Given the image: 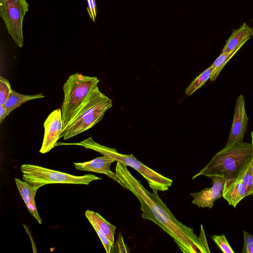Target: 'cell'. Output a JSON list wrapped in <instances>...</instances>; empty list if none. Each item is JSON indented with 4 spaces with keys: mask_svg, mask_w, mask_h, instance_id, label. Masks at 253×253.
<instances>
[{
    "mask_svg": "<svg viewBox=\"0 0 253 253\" xmlns=\"http://www.w3.org/2000/svg\"><path fill=\"white\" fill-rule=\"evenodd\" d=\"M87 211L95 219L108 239L114 244L115 231L116 227L108 222L98 213L90 210Z\"/></svg>",
    "mask_w": 253,
    "mask_h": 253,
    "instance_id": "e0dca14e",
    "label": "cell"
},
{
    "mask_svg": "<svg viewBox=\"0 0 253 253\" xmlns=\"http://www.w3.org/2000/svg\"><path fill=\"white\" fill-rule=\"evenodd\" d=\"M44 97V95L42 93L24 95L12 89L3 105L6 110V115L8 116L13 110L20 107L22 104L26 102Z\"/></svg>",
    "mask_w": 253,
    "mask_h": 253,
    "instance_id": "5bb4252c",
    "label": "cell"
},
{
    "mask_svg": "<svg viewBox=\"0 0 253 253\" xmlns=\"http://www.w3.org/2000/svg\"><path fill=\"white\" fill-rule=\"evenodd\" d=\"M211 238L223 253H235L228 242L224 234L221 235H212Z\"/></svg>",
    "mask_w": 253,
    "mask_h": 253,
    "instance_id": "44dd1931",
    "label": "cell"
},
{
    "mask_svg": "<svg viewBox=\"0 0 253 253\" xmlns=\"http://www.w3.org/2000/svg\"><path fill=\"white\" fill-rule=\"evenodd\" d=\"M115 161L114 159L103 155L87 162L74 163V165L77 170L104 174L119 183L115 172L110 169L111 164Z\"/></svg>",
    "mask_w": 253,
    "mask_h": 253,
    "instance_id": "8fae6325",
    "label": "cell"
},
{
    "mask_svg": "<svg viewBox=\"0 0 253 253\" xmlns=\"http://www.w3.org/2000/svg\"><path fill=\"white\" fill-rule=\"evenodd\" d=\"M5 108L3 105H0V123L7 117Z\"/></svg>",
    "mask_w": 253,
    "mask_h": 253,
    "instance_id": "4316f807",
    "label": "cell"
},
{
    "mask_svg": "<svg viewBox=\"0 0 253 253\" xmlns=\"http://www.w3.org/2000/svg\"><path fill=\"white\" fill-rule=\"evenodd\" d=\"M248 121L249 119L245 110V99L244 96L240 94L236 101L227 145L243 141Z\"/></svg>",
    "mask_w": 253,
    "mask_h": 253,
    "instance_id": "30bf717a",
    "label": "cell"
},
{
    "mask_svg": "<svg viewBox=\"0 0 253 253\" xmlns=\"http://www.w3.org/2000/svg\"><path fill=\"white\" fill-rule=\"evenodd\" d=\"M85 215L99 237L106 252L107 253H112L114 248V244L108 239L105 234L100 229L95 219L87 210L85 212Z\"/></svg>",
    "mask_w": 253,
    "mask_h": 253,
    "instance_id": "ffe728a7",
    "label": "cell"
},
{
    "mask_svg": "<svg viewBox=\"0 0 253 253\" xmlns=\"http://www.w3.org/2000/svg\"><path fill=\"white\" fill-rule=\"evenodd\" d=\"M253 36L252 29L244 23L239 29L233 30L221 52L233 50L239 45L244 44Z\"/></svg>",
    "mask_w": 253,
    "mask_h": 253,
    "instance_id": "4fadbf2b",
    "label": "cell"
},
{
    "mask_svg": "<svg viewBox=\"0 0 253 253\" xmlns=\"http://www.w3.org/2000/svg\"><path fill=\"white\" fill-rule=\"evenodd\" d=\"M99 79L82 74L71 75L65 83L63 89L64 100L61 107L63 131L81 107L94 88Z\"/></svg>",
    "mask_w": 253,
    "mask_h": 253,
    "instance_id": "5b68a950",
    "label": "cell"
},
{
    "mask_svg": "<svg viewBox=\"0 0 253 253\" xmlns=\"http://www.w3.org/2000/svg\"><path fill=\"white\" fill-rule=\"evenodd\" d=\"M29 10L26 0H0V16L8 33L20 47L24 44L23 21Z\"/></svg>",
    "mask_w": 253,
    "mask_h": 253,
    "instance_id": "52a82bcc",
    "label": "cell"
},
{
    "mask_svg": "<svg viewBox=\"0 0 253 253\" xmlns=\"http://www.w3.org/2000/svg\"><path fill=\"white\" fill-rule=\"evenodd\" d=\"M115 173L119 184L133 194L138 199L142 218L156 223L173 238L185 253H210L203 225L200 235L197 237L193 229L178 221L158 194V191L150 192L128 171L126 166L117 162Z\"/></svg>",
    "mask_w": 253,
    "mask_h": 253,
    "instance_id": "6da1fadb",
    "label": "cell"
},
{
    "mask_svg": "<svg viewBox=\"0 0 253 253\" xmlns=\"http://www.w3.org/2000/svg\"><path fill=\"white\" fill-rule=\"evenodd\" d=\"M243 45L241 44L231 51L221 52L211 64L212 70L210 79L211 81L216 80L225 64Z\"/></svg>",
    "mask_w": 253,
    "mask_h": 253,
    "instance_id": "9a60e30c",
    "label": "cell"
},
{
    "mask_svg": "<svg viewBox=\"0 0 253 253\" xmlns=\"http://www.w3.org/2000/svg\"><path fill=\"white\" fill-rule=\"evenodd\" d=\"M15 181L18 190L25 203L28 204L35 199L37 190L39 187L35 186L29 182L22 181L17 178H15Z\"/></svg>",
    "mask_w": 253,
    "mask_h": 253,
    "instance_id": "2e32d148",
    "label": "cell"
},
{
    "mask_svg": "<svg viewBox=\"0 0 253 253\" xmlns=\"http://www.w3.org/2000/svg\"><path fill=\"white\" fill-rule=\"evenodd\" d=\"M251 138H252V148H253V131L251 132Z\"/></svg>",
    "mask_w": 253,
    "mask_h": 253,
    "instance_id": "f1b7e54d",
    "label": "cell"
},
{
    "mask_svg": "<svg viewBox=\"0 0 253 253\" xmlns=\"http://www.w3.org/2000/svg\"><path fill=\"white\" fill-rule=\"evenodd\" d=\"M212 70V67L211 65L191 83L185 90V94L188 96H190L196 90L204 85L207 81L210 79Z\"/></svg>",
    "mask_w": 253,
    "mask_h": 253,
    "instance_id": "ac0fdd59",
    "label": "cell"
},
{
    "mask_svg": "<svg viewBox=\"0 0 253 253\" xmlns=\"http://www.w3.org/2000/svg\"><path fill=\"white\" fill-rule=\"evenodd\" d=\"M208 177L212 180L211 187L190 194L193 197L192 203L199 208L211 209L213 207L215 201L222 197L225 179L219 175H211Z\"/></svg>",
    "mask_w": 253,
    "mask_h": 253,
    "instance_id": "9c48e42d",
    "label": "cell"
},
{
    "mask_svg": "<svg viewBox=\"0 0 253 253\" xmlns=\"http://www.w3.org/2000/svg\"><path fill=\"white\" fill-rule=\"evenodd\" d=\"M252 32H253V28H252Z\"/></svg>",
    "mask_w": 253,
    "mask_h": 253,
    "instance_id": "f546056e",
    "label": "cell"
},
{
    "mask_svg": "<svg viewBox=\"0 0 253 253\" xmlns=\"http://www.w3.org/2000/svg\"><path fill=\"white\" fill-rule=\"evenodd\" d=\"M23 226L25 227V228L26 229V230L27 232V234L30 236V239L31 240V241H32L33 242V243H32V245H33V252L34 253H37V251H36V246H35V244H34V243L33 242V240L32 239V238H31V235H30V233L28 230V228L27 226H26L25 225H23Z\"/></svg>",
    "mask_w": 253,
    "mask_h": 253,
    "instance_id": "83f0119b",
    "label": "cell"
},
{
    "mask_svg": "<svg viewBox=\"0 0 253 253\" xmlns=\"http://www.w3.org/2000/svg\"><path fill=\"white\" fill-rule=\"evenodd\" d=\"M112 252L129 253V248L125 244L122 235L119 232L117 241L114 243V248Z\"/></svg>",
    "mask_w": 253,
    "mask_h": 253,
    "instance_id": "cb8c5ba5",
    "label": "cell"
},
{
    "mask_svg": "<svg viewBox=\"0 0 253 253\" xmlns=\"http://www.w3.org/2000/svg\"><path fill=\"white\" fill-rule=\"evenodd\" d=\"M251 143L237 142L226 146L212 157L209 163L192 179L200 175L224 177L227 184L236 179L244 166L253 158Z\"/></svg>",
    "mask_w": 253,
    "mask_h": 253,
    "instance_id": "7a4b0ae2",
    "label": "cell"
},
{
    "mask_svg": "<svg viewBox=\"0 0 253 253\" xmlns=\"http://www.w3.org/2000/svg\"><path fill=\"white\" fill-rule=\"evenodd\" d=\"M249 195L246 186L240 178L237 177L225 184L222 197L227 201L229 205L235 208L240 202Z\"/></svg>",
    "mask_w": 253,
    "mask_h": 253,
    "instance_id": "7c38bea8",
    "label": "cell"
},
{
    "mask_svg": "<svg viewBox=\"0 0 253 253\" xmlns=\"http://www.w3.org/2000/svg\"><path fill=\"white\" fill-rule=\"evenodd\" d=\"M88 7L87 11L92 21L94 22L96 17V6L95 0H87Z\"/></svg>",
    "mask_w": 253,
    "mask_h": 253,
    "instance_id": "484cf974",
    "label": "cell"
},
{
    "mask_svg": "<svg viewBox=\"0 0 253 253\" xmlns=\"http://www.w3.org/2000/svg\"><path fill=\"white\" fill-rule=\"evenodd\" d=\"M112 106L111 99L96 86L74 116L60 137L64 140L75 136L94 126Z\"/></svg>",
    "mask_w": 253,
    "mask_h": 253,
    "instance_id": "3957f363",
    "label": "cell"
},
{
    "mask_svg": "<svg viewBox=\"0 0 253 253\" xmlns=\"http://www.w3.org/2000/svg\"><path fill=\"white\" fill-rule=\"evenodd\" d=\"M26 206L30 214L37 220L39 223L42 224V220L38 212L35 199L33 200L28 204H26Z\"/></svg>",
    "mask_w": 253,
    "mask_h": 253,
    "instance_id": "d4e9b609",
    "label": "cell"
},
{
    "mask_svg": "<svg viewBox=\"0 0 253 253\" xmlns=\"http://www.w3.org/2000/svg\"><path fill=\"white\" fill-rule=\"evenodd\" d=\"M44 133L40 152L44 154L55 146L63 131L61 109H57L48 116L43 124Z\"/></svg>",
    "mask_w": 253,
    "mask_h": 253,
    "instance_id": "ba28073f",
    "label": "cell"
},
{
    "mask_svg": "<svg viewBox=\"0 0 253 253\" xmlns=\"http://www.w3.org/2000/svg\"><path fill=\"white\" fill-rule=\"evenodd\" d=\"M12 89L8 81L0 77V105H4Z\"/></svg>",
    "mask_w": 253,
    "mask_h": 253,
    "instance_id": "7402d4cb",
    "label": "cell"
},
{
    "mask_svg": "<svg viewBox=\"0 0 253 253\" xmlns=\"http://www.w3.org/2000/svg\"><path fill=\"white\" fill-rule=\"evenodd\" d=\"M20 169L24 180L40 188L46 184L52 183L88 185L94 180L102 179L91 174L76 176L30 164L21 165Z\"/></svg>",
    "mask_w": 253,
    "mask_h": 253,
    "instance_id": "8992f818",
    "label": "cell"
},
{
    "mask_svg": "<svg viewBox=\"0 0 253 253\" xmlns=\"http://www.w3.org/2000/svg\"><path fill=\"white\" fill-rule=\"evenodd\" d=\"M60 145H75L83 146L96 151L103 155L108 156L124 166H129L140 173L146 179L150 187L153 190L165 191L169 190L172 183V180L164 176L149 168L131 155L122 154L115 149L102 145L95 142L92 137H88L78 143H59Z\"/></svg>",
    "mask_w": 253,
    "mask_h": 253,
    "instance_id": "277c9868",
    "label": "cell"
},
{
    "mask_svg": "<svg viewBox=\"0 0 253 253\" xmlns=\"http://www.w3.org/2000/svg\"><path fill=\"white\" fill-rule=\"evenodd\" d=\"M238 177L240 178L246 186L250 195L253 194V158L241 169Z\"/></svg>",
    "mask_w": 253,
    "mask_h": 253,
    "instance_id": "d6986e66",
    "label": "cell"
},
{
    "mask_svg": "<svg viewBox=\"0 0 253 253\" xmlns=\"http://www.w3.org/2000/svg\"><path fill=\"white\" fill-rule=\"evenodd\" d=\"M244 245L242 253H253V236L244 231Z\"/></svg>",
    "mask_w": 253,
    "mask_h": 253,
    "instance_id": "603a6c76",
    "label": "cell"
}]
</instances>
